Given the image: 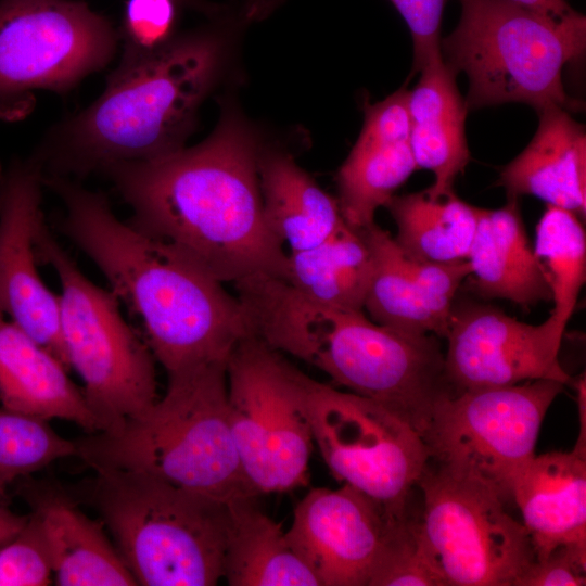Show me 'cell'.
<instances>
[{"mask_svg": "<svg viewBox=\"0 0 586 586\" xmlns=\"http://www.w3.org/2000/svg\"><path fill=\"white\" fill-rule=\"evenodd\" d=\"M385 207L396 224L394 240L405 255L434 263L467 260L479 207L462 201L454 191L433 193L429 188L393 195Z\"/></svg>", "mask_w": 586, "mask_h": 586, "instance_id": "27", "label": "cell"}, {"mask_svg": "<svg viewBox=\"0 0 586 586\" xmlns=\"http://www.w3.org/2000/svg\"><path fill=\"white\" fill-rule=\"evenodd\" d=\"M263 148L241 113L225 105L213 132L196 145L100 173L129 206L130 226L174 246L222 283L281 279L288 253L264 216Z\"/></svg>", "mask_w": 586, "mask_h": 586, "instance_id": "1", "label": "cell"}, {"mask_svg": "<svg viewBox=\"0 0 586 586\" xmlns=\"http://www.w3.org/2000/svg\"><path fill=\"white\" fill-rule=\"evenodd\" d=\"M392 520L347 484L317 487L297 504L285 534L320 586H368Z\"/></svg>", "mask_w": 586, "mask_h": 586, "instance_id": "16", "label": "cell"}, {"mask_svg": "<svg viewBox=\"0 0 586 586\" xmlns=\"http://www.w3.org/2000/svg\"><path fill=\"white\" fill-rule=\"evenodd\" d=\"M179 0H128L119 39L123 53L119 62H132L157 53L169 44Z\"/></svg>", "mask_w": 586, "mask_h": 586, "instance_id": "32", "label": "cell"}, {"mask_svg": "<svg viewBox=\"0 0 586 586\" xmlns=\"http://www.w3.org/2000/svg\"><path fill=\"white\" fill-rule=\"evenodd\" d=\"M418 73L417 85L408 90L409 143L417 167L434 176L429 189L447 193L454 191L455 180L470 161L464 131L468 109L456 74L441 52Z\"/></svg>", "mask_w": 586, "mask_h": 586, "instance_id": "21", "label": "cell"}, {"mask_svg": "<svg viewBox=\"0 0 586 586\" xmlns=\"http://www.w3.org/2000/svg\"><path fill=\"white\" fill-rule=\"evenodd\" d=\"M118 42L85 2L0 0V119L26 117L36 91H71L111 62Z\"/></svg>", "mask_w": 586, "mask_h": 586, "instance_id": "10", "label": "cell"}, {"mask_svg": "<svg viewBox=\"0 0 586 586\" xmlns=\"http://www.w3.org/2000/svg\"><path fill=\"white\" fill-rule=\"evenodd\" d=\"M258 175L267 226L290 252L317 245L345 221L337 200L289 153L263 148Z\"/></svg>", "mask_w": 586, "mask_h": 586, "instance_id": "24", "label": "cell"}, {"mask_svg": "<svg viewBox=\"0 0 586 586\" xmlns=\"http://www.w3.org/2000/svg\"><path fill=\"white\" fill-rule=\"evenodd\" d=\"M15 486L41 524L56 585H137L102 521L82 512L69 491L31 476L20 480Z\"/></svg>", "mask_w": 586, "mask_h": 586, "instance_id": "18", "label": "cell"}, {"mask_svg": "<svg viewBox=\"0 0 586 586\" xmlns=\"http://www.w3.org/2000/svg\"><path fill=\"white\" fill-rule=\"evenodd\" d=\"M408 90L365 106L360 135L336 175L337 203L355 228L374 221L381 206L418 168L409 143Z\"/></svg>", "mask_w": 586, "mask_h": 586, "instance_id": "17", "label": "cell"}, {"mask_svg": "<svg viewBox=\"0 0 586 586\" xmlns=\"http://www.w3.org/2000/svg\"><path fill=\"white\" fill-rule=\"evenodd\" d=\"M372 271V252L362 229L344 221L317 245L290 252L281 280L320 304L364 311Z\"/></svg>", "mask_w": 586, "mask_h": 586, "instance_id": "26", "label": "cell"}, {"mask_svg": "<svg viewBox=\"0 0 586 586\" xmlns=\"http://www.w3.org/2000/svg\"><path fill=\"white\" fill-rule=\"evenodd\" d=\"M233 284L253 335L382 405L421 437L436 403L451 393L435 334L395 330L364 311L320 304L276 277Z\"/></svg>", "mask_w": 586, "mask_h": 586, "instance_id": "4", "label": "cell"}, {"mask_svg": "<svg viewBox=\"0 0 586 586\" xmlns=\"http://www.w3.org/2000/svg\"><path fill=\"white\" fill-rule=\"evenodd\" d=\"M459 1V23L441 39V53L455 74L462 72L469 79L468 110L509 102L537 112L581 109L568 95L562 74L585 52V15L555 20L509 0Z\"/></svg>", "mask_w": 586, "mask_h": 586, "instance_id": "7", "label": "cell"}, {"mask_svg": "<svg viewBox=\"0 0 586 586\" xmlns=\"http://www.w3.org/2000/svg\"><path fill=\"white\" fill-rule=\"evenodd\" d=\"M52 581L47 539L39 520L30 513L18 533L0 545V586H46Z\"/></svg>", "mask_w": 586, "mask_h": 586, "instance_id": "33", "label": "cell"}, {"mask_svg": "<svg viewBox=\"0 0 586 586\" xmlns=\"http://www.w3.org/2000/svg\"><path fill=\"white\" fill-rule=\"evenodd\" d=\"M314 443L332 475L402 517L429 462L421 435L374 400L315 381L309 403Z\"/></svg>", "mask_w": 586, "mask_h": 586, "instance_id": "13", "label": "cell"}, {"mask_svg": "<svg viewBox=\"0 0 586 586\" xmlns=\"http://www.w3.org/2000/svg\"><path fill=\"white\" fill-rule=\"evenodd\" d=\"M405 20L413 42L412 75L441 52V24L448 0H390Z\"/></svg>", "mask_w": 586, "mask_h": 586, "instance_id": "35", "label": "cell"}, {"mask_svg": "<svg viewBox=\"0 0 586 586\" xmlns=\"http://www.w3.org/2000/svg\"><path fill=\"white\" fill-rule=\"evenodd\" d=\"M421 528L446 586H515L535 561L525 526L492 488L429 460Z\"/></svg>", "mask_w": 586, "mask_h": 586, "instance_id": "12", "label": "cell"}, {"mask_svg": "<svg viewBox=\"0 0 586 586\" xmlns=\"http://www.w3.org/2000/svg\"><path fill=\"white\" fill-rule=\"evenodd\" d=\"M228 47L215 30L175 37L155 54L119 62L101 95L43 136L30 154L43 176L75 180L182 148L217 86Z\"/></svg>", "mask_w": 586, "mask_h": 586, "instance_id": "3", "label": "cell"}, {"mask_svg": "<svg viewBox=\"0 0 586 586\" xmlns=\"http://www.w3.org/2000/svg\"><path fill=\"white\" fill-rule=\"evenodd\" d=\"M532 12L555 18L564 20L576 15L575 11L565 0H509Z\"/></svg>", "mask_w": 586, "mask_h": 586, "instance_id": "37", "label": "cell"}, {"mask_svg": "<svg viewBox=\"0 0 586 586\" xmlns=\"http://www.w3.org/2000/svg\"><path fill=\"white\" fill-rule=\"evenodd\" d=\"M42 181L63 204L60 231L138 319L167 374L226 360L253 335L237 295L182 252L120 220L102 192L66 177Z\"/></svg>", "mask_w": 586, "mask_h": 586, "instance_id": "2", "label": "cell"}, {"mask_svg": "<svg viewBox=\"0 0 586 586\" xmlns=\"http://www.w3.org/2000/svg\"><path fill=\"white\" fill-rule=\"evenodd\" d=\"M419 509L411 501L390 522L368 586H446L424 538Z\"/></svg>", "mask_w": 586, "mask_h": 586, "instance_id": "31", "label": "cell"}, {"mask_svg": "<svg viewBox=\"0 0 586 586\" xmlns=\"http://www.w3.org/2000/svg\"><path fill=\"white\" fill-rule=\"evenodd\" d=\"M533 247L549 281L555 304L550 315L568 324L586 279V234L578 216L547 205Z\"/></svg>", "mask_w": 586, "mask_h": 586, "instance_id": "29", "label": "cell"}, {"mask_svg": "<svg viewBox=\"0 0 586 586\" xmlns=\"http://www.w3.org/2000/svg\"><path fill=\"white\" fill-rule=\"evenodd\" d=\"M586 584V543H568L555 548L545 559L534 561L515 586H584Z\"/></svg>", "mask_w": 586, "mask_h": 586, "instance_id": "36", "label": "cell"}, {"mask_svg": "<svg viewBox=\"0 0 586 586\" xmlns=\"http://www.w3.org/2000/svg\"><path fill=\"white\" fill-rule=\"evenodd\" d=\"M4 180H5V168L0 162V205H1V199H2V193H3Z\"/></svg>", "mask_w": 586, "mask_h": 586, "instance_id": "42", "label": "cell"}, {"mask_svg": "<svg viewBox=\"0 0 586 586\" xmlns=\"http://www.w3.org/2000/svg\"><path fill=\"white\" fill-rule=\"evenodd\" d=\"M511 500L519 507L535 561L568 543H586V456L551 451L517 476Z\"/></svg>", "mask_w": 586, "mask_h": 586, "instance_id": "20", "label": "cell"}, {"mask_svg": "<svg viewBox=\"0 0 586 586\" xmlns=\"http://www.w3.org/2000/svg\"><path fill=\"white\" fill-rule=\"evenodd\" d=\"M226 372L230 426L250 487L258 496L305 486L315 380L255 335L235 345Z\"/></svg>", "mask_w": 586, "mask_h": 586, "instance_id": "9", "label": "cell"}, {"mask_svg": "<svg viewBox=\"0 0 586 586\" xmlns=\"http://www.w3.org/2000/svg\"><path fill=\"white\" fill-rule=\"evenodd\" d=\"M563 386L535 380L444 396L422 434L429 460L511 500L513 483L535 456L542 422Z\"/></svg>", "mask_w": 586, "mask_h": 586, "instance_id": "11", "label": "cell"}, {"mask_svg": "<svg viewBox=\"0 0 586 586\" xmlns=\"http://www.w3.org/2000/svg\"><path fill=\"white\" fill-rule=\"evenodd\" d=\"M179 1L180 3H184L195 9H201L203 11H207L208 9L214 10V8H212L211 5L200 2L199 0H179Z\"/></svg>", "mask_w": 586, "mask_h": 586, "instance_id": "41", "label": "cell"}, {"mask_svg": "<svg viewBox=\"0 0 586 586\" xmlns=\"http://www.w3.org/2000/svg\"><path fill=\"white\" fill-rule=\"evenodd\" d=\"M227 360L167 374L164 396L113 432L74 440L93 471L141 472L224 501L256 496L232 435Z\"/></svg>", "mask_w": 586, "mask_h": 586, "instance_id": "5", "label": "cell"}, {"mask_svg": "<svg viewBox=\"0 0 586 586\" xmlns=\"http://www.w3.org/2000/svg\"><path fill=\"white\" fill-rule=\"evenodd\" d=\"M42 171L31 158L5 168L0 205V313L71 369L60 330L59 295L38 270L35 234L44 219Z\"/></svg>", "mask_w": 586, "mask_h": 586, "instance_id": "15", "label": "cell"}, {"mask_svg": "<svg viewBox=\"0 0 586 586\" xmlns=\"http://www.w3.org/2000/svg\"><path fill=\"white\" fill-rule=\"evenodd\" d=\"M39 263L56 273L60 330L71 368L98 432H113L158 399L155 358L144 339L124 319L110 289L89 280L56 241L43 219L35 234Z\"/></svg>", "mask_w": 586, "mask_h": 586, "instance_id": "8", "label": "cell"}, {"mask_svg": "<svg viewBox=\"0 0 586 586\" xmlns=\"http://www.w3.org/2000/svg\"><path fill=\"white\" fill-rule=\"evenodd\" d=\"M68 369L52 353L0 313V402L33 417L75 422L98 432L95 419Z\"/></svg>", "mask_w": 586, "mask_h": 586, "instance_id": "22", "label": "cell"}, {"mask_svg": "<svg viewBox=\"0 0 586 586\" xmlns=\"http://www.w3.org/2000/svg\"><path fill=\"white\" fill-rule=\"evenodd\" d=\"M467 260L469 277L483 297L505 298L524 309L551 300L547 275L528 241L515 196H509L500 208L479 207Z\"/></svg>", "mask_w": 586, "mask_h": 586, "instance_id": "23", "label": "cell"}, {"mask_svg": "<svg viewBox=\"0 0 586 586\" xmlns=\"http://www.w3.org/2000/svg\"><path fill=\"white\" fill-rule=\"evenodd\" d=\"M27 515H18L0 502V545L11 539L26 523Z\"/></svg>", "mask_w": 586, "mask_h": 586, "instance_id": "39", "label": "cell"}, {"mask_svg": "<svg viewBox=\"0 0 586 586\" xmlns=\"http://www.w3.org/2000/svg\"><path fill=\"white\" fill-rule=\"evenodd\" d=\"M270 0H251V4L247 7L246 14L249 16L257 17L260 14H265Z\"/></svg>", "mask_w": 586, "mask_h": 586, "instance_id": "40", "label": "cell"}, {"mask_svg": "<svg viewBox=\"0 0 586 586\" xmlns=\"http://www.w3.org/2000/svg\"><path fill=\"white\" fill-rule=\"evenodd\" d=\"M229 526L222 578L230 586H320L291 548L285 532L256 504V496L228 501Z\"/></svg>", "mask_w": 586, "mask_h": 586, "instance_id": "25", "label": "cell"}, {"mask_svg": "<svg viewBox=\"0 0 586 586\" xmlns=\"http://www.w3.org/2000/svg\"><path fill=\"white\" fill-rule=\"evenodd\" d=\"M405 259L423 304L436 321L441 337L445 339L457 291L471 275L469 262L434 263L407 255Z\"/></svg>", "mask_w": 586, "mask_h": 586, "instance_id": "34", "label": "cell"}, {"mask_svg": "<svg viewBox=\"0 0 586 586\" xmlns=\"http://www.w3.org/2000/svg\"><path fill=\"white\" fill-rule=\"evenodd\" d=\"M74 441L59 435L48 420L0 409V502L9 488L52 462L75 457Z\"/></svg>", "mask_w": 586, "mask_h": 586, "instance_id": "30", "label": "cell"}, {"mask_svg": "<svg viewBox=\"0 0 586 586\" xmlns=\"http://www.w3.org/2000/svg\"><path fill=\"white\" fill-rule=\"evenodd\" d=\"M69 489L92 508L143 586H214L224 575L228 502L152 475L94 471Z\"/></svg>", "mask_w": 586, "mask_h": 586, "instance_id": "6", "label": "cell"}, {"mask_svg": "<svg viewBox=\"0 0 586 586\" xmlns=\"http://www.w3.org/2000/svg\"><path fill=\"white\" fill-rule=\"evenodd\" d=\"M361 229L373 257L365 302L372 320L395 330L441 337L440 328L423 304L394 237L374 221Z\"/></svg>", "mask_w": 586, "mask_h": 586, "instance_id": "28", "label": "cell"}, {"mask_svg": "<svg viewBox=\"0 0 586 586\" xmlns=\"http://www.w3.org/2000/svg\"><path fill=\"white\" fill-rule=\"evenodd\" d=\"M576 402L579 418V433L575 446L572 450L586 456V380L585 373L581 374L575 381Z\"/></svg>", "mask_w": 586, "mask_h": 586, "instance_id": "38", "label": "cell"}, {"mask_svg": "<svg viewBox=\"0 0 586 586\" xmlns=\"http://www.w3.org/2000/svg\"><path fill=\"white\" fill-rule=\"evenodd\" d=\"M565 328L552 315L530 324L489 305L454 303L444 354L453 393L535 380L569 383L559 361Z\"/></svg>", "mask_w": 586, "mask_h": 586, "instance_id": "14", "label": "cell"}, {"mask_svg": "<svg viewBox=\"0 0 586 586\" xmlns=\"http://www.w3.org/2000/svg\"><path fill=\"white\" fill-rule=\"evenodd\" d=\"M537 130L528 145L500 171L508 196L533 195L585 217L586 133L561 106L537 112Z\"/></svg>", "mask_w": 586, "mask_h": 586, "instance_id": "19", "label": "cell"}]
</instances>
